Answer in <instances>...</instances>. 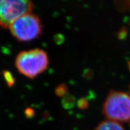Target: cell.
Instances as JSON below:
<instances>
[{
    "label": "cell",
    "mask_w": 130,
    "mask_h": 130,
    "mask_svg": "<svg viewBox=\"0 0 130 130\" xmlns=\"http://www.w3.org/2000/svg\"><path fill=\"white\" fill-rule=\"evenodd\" d=\"M129 89H130V86H129Z\"/></svg>",
    "instance_id": "15"
},
{
    "label": "cell",
    "mask_w": 130,
    "mask_h": 130,
    "mask_svg": "<svg viewBox=\"0 0 130 130\" xmlns=\"http://www.w3.org/2000/svg\"><path fill=\"white\" fill-rule=\"evenodd\" d=\"M34 5L28 0H4L0 8V27L9 28L21 16L32 12Z\"/></svg>",
    "instance_id": "4"
},
{
    "label": "cell",
    "mask_w": 130,
    "mask_h": 130,
    "mask_svg": "<svg viewBox=\"0 0 130 130\" xmlns=\"http://www.w3.org/2000/svg\"><path fill=\"white\" fill-rule=\"evenodd\" d=\"M55 93L58 97L64 98L68 93V86L64 84H60L55 89Z\"/></svg>",
    "instance_id": "7"
},
{
    "label": "cell",
    "mask_w": 130,
    "mask_h": 130,
    "mask_svg": "<svg viewBox=\"0 0 130 130\" xmlns=\"http://www.w3.org/2000/svg\"><path fill=\"white\" fill-rule=\"evenodd\" d=\"M102 113L110 121H129L130 96L123 92L111 91L104 103Z\"/></svg>",
    "instance_id": "3"
},
{
    "label": "cell",
    "mask_w": 130,
    "mask_h": 130,
    "mask_svg": "<svg viewBox=\"0 0 130 130\" xmlns=\"http://www.w3.org/2000/svg\"><path fill=\"white\" fill-rule=\"evenodd\" d=\"M95 130H125L121 124L114 121H105L101 122Z\"/></svg>",
    "instance_id": "5"
},
{
    "label": "cell",
    "mask_w": 130,
    "mask_h": 130,
    "mask_svg": "<svg viewBox=\"0 0 130 130\" xmlns=\"http://www.w3.org/2000/svg\"><path fill=\"white\" fill-rule=\"evenodd\" d=\"M62 106L65 109H71L74 107L75 104V98L74 96L68 94L67 95L65 96L64 98H63L62 102Z\"/></svg>",
    "instance_id": "6"
},
{
    "label": "cell",
    "mask_w": 130,
    "mask_h": 130,
    "mask_svg": "<svg viewBox=\"0 0 130 130\" xmlns=\"http://www.w3.org/2000/svg\"><path fill=\"white\" fill-rule=\"evenodd\" d=\"M25 115L26 117H27L28 118H31L35 116V110L32 109V108H30V107H28L25 110Z\"/></svg>",
    "instance_id": "11"
},
{
    "label": "cell",
    "mask_w": 130,
    "mask_h": 130,
    "mask_svg": "<svg viewBox=\"0 0 130 130\" xmlns=\"http://www.w3.org/2000/svg\"><path fill=\"white\" fill-rule=\"evenodd\" d=\"M128 69H129V71H130V61H128Z\"/></svg>",
    "instance_id": "13"
},
{
    "label": "cell",
    "mask_w": 130,
    "mask_h": 130,
    "mask_svg": "<svg viewBox=\"0 0 130 130\" xmlns=\"http://www.w3.org/2000/svg\"><path fill=\"white\" fill-rule=\"evenodd\" d=\"M3 77L9 87H12L15 83V79L14 78L12 74L10 71H4L3 72Z\"/></svg>",
    "instance_id": "8"
},
{
    "label": "cell",
    "mask_w": 130,
    "mask_h": 130,
    "mask_svg": "<svg viewBox=\"0 0 130 130\" xmlns=\"http://www.w3.org/2000/svg\"><path fill=\"white\" fill-rule=\"evenodd\" d=\"M9 28L14 38L21 42L36 39L42 34L40 18L31 13L21 16L11 24Z\"/></svg>",
    "instance_id": "2"
},
{
    "label": "cell",
    "mask_w": 130,
    "mask_h": 130,
    "mask_svg": "<svg viewBox=\"0 0 130 130\" xmlns=\"http://www.w3.org/2000/svg\"><path fill=\"white\" fill-rule=\"evenodd\" d=\"M14 64L21 74L33 79L47 69L48 56L46 52L41 49L22 51L16 56Z\"/></svg>",
    "instance_id": "1"
},
{
    "label": "cell",
    "mask_w": 130,
    "mask_h": 130,
    "mask_svg": "<svg viewBox=\"0 0 130 130\" xmlns=\"http://www.w3.org/2000/svg\"><path fill=\"white\" fill-rule=\"evenodd\" d=\"M77 106L79 109L81 110H85L86 108H88L89 103L88 100L85 98H81L79 99L77 102Z\"/></svg>",
    "instance_id": "9"
},
{
    "label": "cell",
    "mask_w": 130,
    "mask_h": 130,
    "mask_svg": "<svg viewBox=\"0 0 130 130\" xmlns=\"http://www.w3.org/2000/svg\"><path fill=\"white\" fill-rule=\"evenodd\" d=\"M83 76L86 79H91L93 77V72H92V71L90 69H86L84 71Z\"/></svg>",
    "instance_id": "12"
},
{
    "label": "cell",
    "mask_w": 130,
    "mask_h": 130,
    "mask_svg": "<svg viewBox=\"0 0 130 130\" xmlns=\"http://www.w3.org/2000/svg\"><path fill=\"white\" fill-rule=\"evenodd\" d=\"M128 35V31L127 30L125 27H123L121 30H119V31L118 33V37L119 40H125L126 38Z\"/></svg>",
    "instance_id": "10"
},
{
    "label": "cell",
    "mask_w": 130,
    "mask_h": 130,
    "mask_svg": "<svg viewBox=\"0 0 130 130\" xmlns=\"http://www.w3.org/2000/svg\"><path fill=\"white\" fill-rule=\"evenodd\" d=\"M129 25H130V22H129Z\"/></svg>",
    "instance_id": "14"
}]
</instances>
